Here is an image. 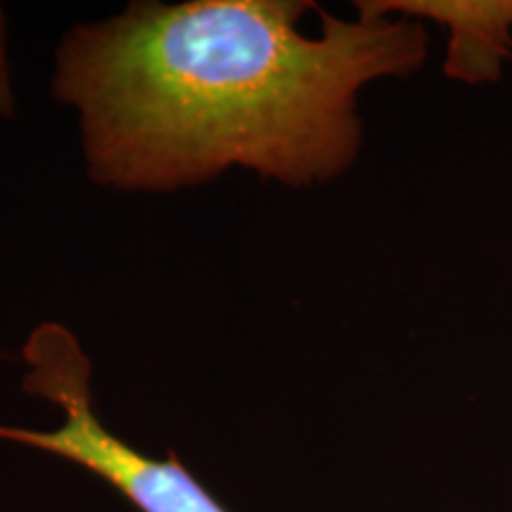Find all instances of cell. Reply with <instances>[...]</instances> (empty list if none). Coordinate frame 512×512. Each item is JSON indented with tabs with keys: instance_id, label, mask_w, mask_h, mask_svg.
<instances>
[{
	"instance_id": "6da1fadb",
	"label": "cell",
	"mask_w": 512,
	"mask_h": 512,
	"mask_svg": "<svg viewBox=\"0 0 512 512\" xmlns=\"http://www.w3.org/2000/svg\"><path fill=\"white\" fill-rule=\"evenodd\" d=\"M311 0H136L76 24L50 93L79 119L86 174L117 192H176L230 169L287 188L342 178L363 150L361 95L430 55L425 24Z\"/></svg>"
},
{
	"instance_id": "7a4b0ae2",
	"label": "cell",
	"mask_w": 512,
	"mask_h": 512,
	"mask_svg": "<svg viewBox=\"0 0 512 512\" xmlns=\"http://www.w3.org/2000/svg\"><path fill=\"white\" fill-rule=\"evenodd\" d=\"M22 389L60 408L55 430L0 427V439L53 453L105 479L140 512H228L181 460L152 458L117 437L98 418L93 366L79 337L46 320L22 347Z\"/></svg>"
},
{
	"instance_id": "3957f363",
	"label": "cell",
	"mask_w": 512,
	"mask_h": 512,
	"mask_svg": "<svg viewBox=\"0 0 512 512\" xmlns=\"http://www.w3.org/2000/svg\"><path fill=\"white\" fill-rule=\"evenodd\" d=\"M356 8L444 29L441 69L465 86L501 81L512 62V0H358Z\"/></svg>"
},
{
	"instance_id": "277c9868",
	"label": "cell",
	"mask_w": 512,
	"mask_h": 512,
	"mask_svg": "<svg viewBox=\"0 0 512 512\" xmlns=\"http://www.w3.org/2000/svg\"><path fill=\"white\" fill-rule=\"evenodd\" d=\"M17 112L15 86H12V67L8 57V24L5 12L0 8V117L12 119Z\"/></svg>"
}]
</instances>
